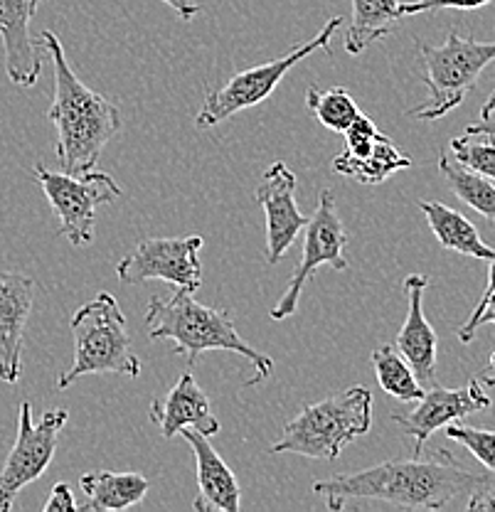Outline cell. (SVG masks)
Listing matches in <instances>:
<instances>
[{"mask_svg":"<svg viewBox=\"0 0 495 512\" xmlns=\"http://www.w3.org/2000/svg\"><path fill=\"white\" fill-rule=\"evenodd\" d=\"M424 62V84L429 89L427 104L409 111L412 119L436 121L461 106L466 96L476 89L478 77L488 64L495 62V40L478 42L449 32L444 45L431 47L417 42Z\"/></svg>","mask_w":495,"mask_h":512,"instance_id":"cell-6","label":"cell"},{"mask_svg":"<svg viewBox=\"0 0 495 512\" xmlns=\"http://www.w3.org/2000/svg\"><path fill=\"white\" fill-rule=\"evenodd\" d=\"M69 330L74 338V360L57 377V389L72 387L84 375L141 377V360L131 350L126 316L111 293L101 291L77 308Z\"/></svg>","mask_w":495,"mask_h":512,"instance_id":"cell-5","label":"cell"},{"mask_svg":"<svg viewBox=\"0 0 495 512\" xmlns=\"http://www.w3.org/2000/svg\"><path fill=\"white\" fill-rule=\"evenodd\" d=\"M79 488L87 495V503L79 505V512H121L146 498L151 480L136 471H92L79 478Z\"/></svg>","mask_w":495,"mask_h":512,"instance_id":"cell-20","label":"cell"},{"mask_svg":"<svg viewBox=\"0 0 495 512\" xmlns=\"http://www.w3.org/2000/svg\"><path fill=\"white\" fill-rule=\"evenodd\" d=\"M35 180L60 220V234L69 239L72 247H87L94 242L97 207L121 197L116 180L97 168L72 175L35 165Z\"/></svg>","mask_w":495,"mask_h":512,"instance_id":"cell-8","label":"cell"},{"mask_svg":"<svg viewBox=\"0 0 495 512\" xmlns=\"http://www.w3.org/2000/svg\"><path fill=\"white\" fill-rule=\"evenodd\" d=\"M444 429L451 441H456V444H461L466 451H471L473 458H478L488 471L495 473V431L456 424V421L454 424L444 426Z\"/></svg>","mask_w":495,"mask_h":512,"instance_id":"cell-27","label":"cell"},{"mask_svg":"<svg viewBox=\"0 0 495 512\" xmlns=\"http://www.w3.org/2000/svg\"><path fill=\"white\" fill-rule=\"evenodd\" d=\"M486 372H495V350H493V355H491V365H488Z\"/></svg>","mask_w":495,"mask_h":512,"instance_id":"cell-36","label":"cell"},{"mask_svg":"<svg viewBox=\"0 0 495 512\" xmlns=\"http://www.w3.org/2000/svg\"><path fill=\"white\" fill-rule=\"evenodd\" d=\"M79 510L77 500H74L72 488L67 483H57L52 488V495L47 498V503L42 505V512H74Z\"/></svg>","mask_w":495,"mask_h":512,"instance_id":"cell-32","label":"cell"},{"mask_svg":"<svg viewBox=\"0 0 495 512\" xmlns=\"http://www.w3.org/2000/svg\"><path fill=\"white\" fill-rule=\"evenodd\" d=\"M466 136L495 138V92L488 96V101L483 104L481 116H478L476 124L466 126Z\"/></svg>","mask_w":495,"mask_h":512,"instance_id":"cell-31","label":"cell"},{"mask_svg":"<svg viewBox=\"0 0 495 512\" xmlns=\"http://www.w3.org/2000/svg\"><path fill=\"white\" fill-rule=\"evenodd\" d=\"M42 0H0V40L5 50V74L18 87H33L42 74L30 23Z\"/></svg>","mask_w":495,"mask_h":512,"instance_id":"cell-17","label":"cell"},{"mask_svg":"<svg viewBox=\"0 0 495 512\" xmlns=\"http://www.w3.org/2000/svg\"><path fill=\"white\" fill-rule=\"evenodd\" d=\"M178 436H183L195 456V471H198V495L193 500L195 512H239L242 510V488L237 476L215 446L210 436L202 431L185 426Z\"/></svg>","mask_w":495,"mask_h":512,"instance_id":"cell-16","label":"cell"},{"mask_svg":"<svg viewBox=\"0 0 495 512\" xmlns=\"http://www.w3.org/2000/svg\"><path fill=\"white\" fill-rule=\"evenodd\" d=\"M67 409L45 412L40 421H33V404H20L18 436L0 468V512L13 508L15 498L25 485L35 483L45 476L55 458L57 441H60L62 426L67 424Z\"/></svg>","mask_w":495,"mask_h":512,"instance_id":"cell-9","label":"cell"},{"mask_svg":"<svg viewBox=\"0 0 495 512\" xmlns=\"http://www.w3.org/2000/svg\"><path fill=\"white\" fill-rule=\"evenodd\" d=\"M402 0H353V18L345 35V52L360 55L377 40L390 35L399 23Z\"/></svg>","mask_w":495,"mask_h":512,"instance_id":"cell-22","label":"cell"},{"mask_svg":"<svg viewBox=\"0 0 495 512\" xmlns=\"http://www.w3.org/2000/svg\"><path fill=\"white\" fill-rule=\"evenodd\" d=\"M407 168H412V158L399 151L365 114L345 131L343 151L333 160L335 173L363 185H380Z\"/></svg>","mask_w":495,"mask_h":512,"instance_id":"cell-12","label":"cell"},{"mask_svg":"<svg viewBox=\"0 0 495 512\" xmlns=\"http://www.w3.org/2000/svg\"><path fill=\"white\" fill-rule=\"evenodd\" d=\"M372 429V392L367 387L343 389L323 402L306 404L286 424L271 453H298L316 461H338L345 446Z\"/></svg>","mask_w":495,"mask_h":512,"instance_id":"cell-4","label":"cell"},{"mask_svg":"<svg viewBox=\"0 0 495 512\" xmlns=\"http://www.w3.org/2000/svg\"><path fill=\"white\" fill-rule=\"evenodd\" d=\"M493 288H495V254L491 259V269H488V284H486V291H483V293L493 291Z\"/></svg>","mask_w":495,"mask_h":512,"instance_id":"cell-34","label":"cell"},{"mask_svg":"<svg viewBox=\"0 0 495 512\" xmlns=\"http://www.w3.org/2000/svg\"><path fill=\"white\" fill-rule=\"evenodd\" d=\"M163 3L170 5L183 20H193L200 13V5L193 3V0H163Z\"/></svg>","mask_w":495,"mask_h":512,"instance_id":"cell-33","label":"cell"},{"mask_svg":"<svg viewBox=\"0 0 495 512\" xmlns=\"http://www.w3.org/2000/svg\"><path fill=\"white\" fill-rule=\"evenodd\" d=\"M148 419L161 429L163 439H173L185 426H193L205 436L220 434V421L212 414L210 399L190 370L183 372L180 380L170 387L165 402H151Z\"/></svg>","mask_w":495,"mask_h":512,"instance_id":"cell-19","label":"cell"},{"mask_svg":"<svg viewBox=\"0 0 495 512\" xmlns=\"http://www.w3.org/2000/svg\"><path fill=\"white\" fill-rule=\"evenodd\" d=\"M486 323H495V288L493 291L483 293L481 301H478V306L473 308L471 316H468L466 323L459 328L461 343H471L473 335H476V330Z\"/></svg>","mask_w":495,"mask_h":512,"instance_id":"cell-29","label":"cell"},{"mask_svg":"<svg viewBox=\"0 0 495 512\" xmlns=\"http://www.w3.org/2000/svg\"><path fill=\"white\" fill-rule=\"evenodd\" d=\"M483 375V382L488 384V387H495V375H491V372H481Z\"/></svg>","mask_w":495,"mask_h":512,"instance_id":"cell-35","label":"cell"},{"mask_svg":"<svg viewBox=\"0 0 495 512\" xmlns=\"http://www.w3.org/2000/svg\"><path fill=\"white\" fill-rule=\"evenodd\" d=\"M493 0H407L399 3V20L412 15L431 13V10H478Z\"/></svg>","mask_w":495,"mask_h":512,"instance_id":"cell-28","label":"cell"},{"mask_svg":"<svg viewBox=\"0 0 495 512\" xmlns=\"http://www.w3.org/2000/svg\"><path fill=\"white\" fill-rule=\"evenodd\" d=\"M202 244L205 239L200 234L141 239L136 249L116 264V276L121 284L141 286L148 281H165L195 293L202 286V264L198 256Z\"/></svg>","mask_w":495,"mask_h":512,"instance_id":"cell-11","label":"cell"},{"mask_svg":"<svg viewBox=\"0 0 495 512\" xmlns=\"http://www.w3.org/2000/svg\"><path fill=\"white\" fill-rule=\"evenodd\" d=\"M35 303V281L18 271H0V380L15 384L23 375L25 325Z\"/></svg>","mask_w":495,"mask_h":512,"instance_id":"cell-15","label":"cell"},{"mask_svg":"<svg viewBox=\"0 0 495 512\" xmlns=\"http://www.w3.org/2000/svg\"><path fill=\"white\" fill-rule=\"evenodd\" d=\"M40 42L50 55L55 72V94L47 119L57 131V163L65 173L82 175L97 168L106 143L121 131V111L114 101L89 89L74 74L55 32L42 30Z\"/></svg>","mask_w":495,"mask_h":512,"instance_id":"cell-2","label":"cell"},{"mask_svg":"<svg viewBox=\"0 0 495 512\" xmlns=\"http://www.w3.org/2000/svg\"><path fill=\"white\" fill-rule=\"evenodd\" d=\"M345 252H348V232H345L343 220H340L338 207H335V195L330 190H323L321 197H318L316 210H313L311 220L306 224L301 261H298L281 301L269 311L271 320H286L294 316L298 301H301L303 286L321 266H330L333 271L348 269L350 261Z\"/></svg>","mask_w":495,"mask_h":512,"instance_id":"cell-10","label":"cell"},{"mask_svg":"<svg viewBox=\"0 0 495 512\" xmlns=\"http://www.w3.org/2000/svg\"><path fill=\"white\" fill-rule=\"evenodd\" d=\"M429 279L422 274H412L404 279V296H407V318L397 335V350L422 384H436V330L424 316V291Z\"/></svg>","mask_w":495,"mask_h":512,"instance_id":"cell-18","label":"cell"},{"mask_svg":"<svg viewBox=\"0 0 495 512\" xmlns=\"http://www.w3.org/2000/svg\"><path fill=\"white\" fill-rule=\"evenodd\" d=\"M449 151L468 170L495 183V141H476V136L463 133V136L451 141Z\"/></svg>","mask_w":495,"mask_h":512,"instance_id":"cell-26","label":"cell"},{"mask_svg":"<svg viewBox=\"0 0 495 512\" xmlns=\"http://www.w3.org/2000/svg\"><path fill=\"white\" fill-rule=\"evenodd\" d=\"M254 200L266 215V264H279L294 247L298 234L306 229L311 217L298 210L296 173L286 163L276 160L264 173V183L254 192Z\"/></svg>","mask_w":495,"mask_h":512,"instance_id":"cell-14","label":"cell"},{"mask_svg":"<svg viewBox=\"0 0 495 512\" xmlns=\"http://www.w3.org/2000/svg\"><path fill=\"white\" fill-rule=\"evenodd\" d=\"M491 407V397L483 392L481 380H471L466 387L446 389L431 384L429 392L417 399V407L407 414H395L392 421L402 426V431L414 439L412 456H422L424 446L444 426L454 424V421L466 419V416L483 412Z\"/></svg>","mask_w":495,"mask_h":512,"instance_id":"cell-13","label":"cell"},{"mask_svg":"<svg viewBox=\"0 0 495 512\" xmlns=\"http://www.w3.org/2000/svg\"><path fill=\"white\" fill-rule=\"evenodd\" d=\"M468 512H495V485L491 483V478L481 480L476 488L468 493V503H466Z\"/></svg>","mask_w":495,"mask_h":512,"instance_id":"cell-30","label":"cell"},{"mask_svg":"<svg viewBox=\"0 0 495 512\" xmlns=\"http://www.w3.org/2000/svg\"><path fill=\"white\" fill-rule=\"evenodd\" d=\"M340 25H343V18L335 15V18H330L328 23L323 25V30L318 32L313 40L298 45L296 50L289 52V55L276 57V60H269L264 64H257V67H249L244 69V72L234 74L225 87L205 96L198 116H195V126L215 128L220 126L222 121L232 119L239 111L262 104V101H266L276 92L281 79H284L298 62L308 60V57L316 55V52H328L330 55V42H333Z\"/></svg>","mask_w":495,"mask_h":512,"instance_id":"cell-7","label":"cell"},{"mask_svg":"<svg viewBox=\"0 0 495 512\" xmlns=\"http://www.w3.org/2000/svg\"><path fill=\"white\" fill-rule=\"evenodd\" d=\"M419 210L427 217L429 229L434 232L436 242L449 252H456L461 256H473V259L491 261L495 249L488 247L478 234L476 224L461 215V212L451 210L444 202L436 200H419Z\"/></svg>","mask_w":495,"mask_h":512,"instance_id":"cell-21","label":"cell"},{"mask_svg":"<svg viewBox=\"0 0 495 512\" xmlns=\"http://www.w3.org/2000/svg\"><path fill=\"white\" fill-rule=\"evenodd\" d=\"M486 478L468 471L454 453L436 448L429 458L385 461L358 473L318 480L313 493L326 498L328 510H343L353 498L380 500L402 510H441Z\"/></svg>","mask_w":495,"mask_h":512,"instance_id":"cell-1","label":"cell"},{"mask_svg":"<svg viewBox=\"0 0 495 512\" xmlns=\"http://www.w3.org/2000/svg\"><path fill=\"white\" fill-rule=\"evenodd\" d=\"M146 330L151 340L173 343L175 355L185 357L190 367L202 352L227 350L247 357L254 365V377L244 387H257L274 375V360L266 352L254 350L244 343L234 328L232 313L227 308H210L195 301L190 288H178L170 298L153 296L146 308Z\"/></svg>","mask_w":495,"mask_h":512,"instance_id":"cell-3","label":"cell"},{"mask_svg":"<svg viewBox=\"0 0 495 512\" xmlns=\"http://www.w3.org/2000/svg\"><path fill=\"white\" fill-rule=\"evenodd\" d=\"M370 362L375 367V377L380 382V387L387 394L399 399V402H417L427 392L424 384L417 380L412 367H409V362L392 345H377L372 350Z\"/></svg>","mask_w":495,"mask_h":512,"instance_id":"cell-24","label":"cell"},{"mask_svg":"<svg viewBox=\"0 0 495 512\" xmlns=\"http://www.w3.org/2000/svg\"><path fill=\"white\" fill-rule=\"evenodd\" d=\"M306 106L316 114V119L321 121L328 131L335 133H345L360 116H363L360 106L355 104V99L345 87H311L306 92Z\"/></svg>","mask_w":495,"mask_h":512,"instance_id":"cell-25","label":"cell"},{"mask_svg":"<svg viewBox=\"0 0 495 512\" xmlns=\"http://www.w3.org/2000/svg\"><path fill=\"white\" fill-rule=\"evenodd\" d=\"M439 170L444 175L446 185L451 192L459 197L461 202H466L471 210H476L478 215H483L486 220L495 222V183L493 180L483 178V175L473 173L466 165H461L451 153H441L439 156Z\"/></svg>","mask_w":495,"mask_h":512,"instance_id":"cell-23","label":"cell"}]
</instances>
